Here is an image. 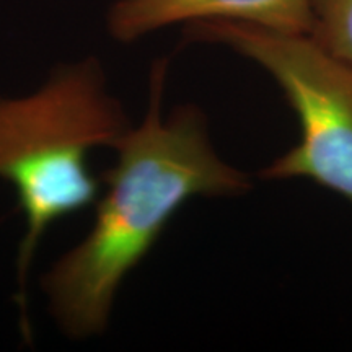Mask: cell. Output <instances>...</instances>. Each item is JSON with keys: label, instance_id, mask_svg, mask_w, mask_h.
<instances>
[{"label": "cell", "instance_id": "1", "mask_svg": "<svg viewBox=\"0 0 352 352\" xmlns=\"http://www.w3.org/2000/svg\"><path fill=\"white\" fill-rule=\"evenodd\" d=\"M165 60L155 64L144 121L113 147L95 219L80 243L44 272L47 310L64 336L85 341L107 331L127 274L147 256L184 202L196 196H240L250 176L219 157L208 120L195 104L164 116Z\"/></svg>", "mask_w": 352, "mask_h": 352}, {"label": "cell", "instance_id": "2", "mask_svg": "<svg viewBox=\"0 0 352 352\" xmlns=\"http://www.w3.org/2000/svg\"><path fill=\"white\" fill-rule=\"evenodd\" d=\"M129 127L95 57L52 70L33 94L0 96V179L15 189L26 222L16 256L26 336V284L43 235L57 220L95 204L101 179L88 168V157L96 148H113Z\"/></svg>", "mask_w": 352, "mask_h": 352}, {"label": "cell", "instance_id": "3", "mask_svg": "<svg viewBox=\"0 0 352 352\" xmlns=\"http://www.w3.org/2000/svg\"><path fill=\"white\" fill-rule=\"evenodd\" d=\"M191 41L222 44L266 70L300 121V142L259 171L264 179L307 178L352 204V67L310 34L239 21L186 25Z\"/></svg>", "mask_w": 352, "mask_h": 352}, {"label": "cell", "instance_id": "4", "mask_svg": "<svg viewBox=\"0 0 352 352\" xmlns=\"http://www.w3.org/2000/svg\"><path fill=\"white\" fill-rule=\"evenodd\" d=\"M215 20L294 34L311 28L308 0H116L107 25L116 41L134 43L166 26Z\"/></svg>", "mask_w": 352, "mask_h": 352}, {"label": "cell", "instance_id": "5", "mask_svg": "<svg viewBox=\"0 0 352 352\" xmlns=\"http://www.w3.org/2000/svg\"><path fill=\"white\" fill-rule=\"evenodd\" d=\"M310 36L352 67V0H308Z\"/></svg>", "mask_w": 352, "mask_h": 352}]
</instances>
